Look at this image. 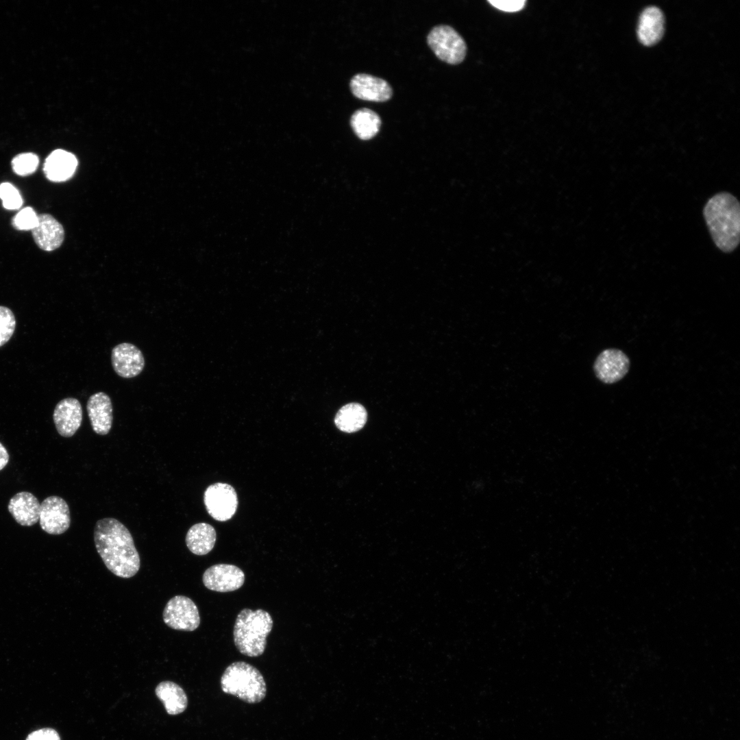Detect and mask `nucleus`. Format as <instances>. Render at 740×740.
Returning a JSON list of instances; mask_svg holds the SVG:
<instances>
[{
  "label": "nucleus",
  "instance_id": "f257e3e1",
  "mask_svg": "<svg viewBox=\"0 0 740 740\" xmlns=\"http://www.w3.org/2000/svg\"><path fill=\"white\" fill-rule=\"evenodd\" d=\"M94 541L104 565L113 574L130 578L137 574L140 556L130 532L121 521L111 517L98 520Z\"/></svg>",
  "mask_w": 740,
  "mask_h": 740
},
{
  "label": "nucleus",
  "instance_id": "f03ea898",
  "mask_svg": "<svg viewBox=\"0 0 740 740\" xmlns=\"http://www.w3.org/2000/svg\"><path fill=\"white\" fill-rule=\"evenodd\" d=\"M703 215L715 245L721 251L730 253L740 240V206L738 199L728 192L711 197L703 209Z\"/></svg>",
  "mask_w": 740,
  "mask_h": 740
},
{
  "label": "nucleus",
  "instance_id": "7ed1b4c3",
  "mask_svg": "<svg viewBox=\"0 0 740 740\" xmlns=\"http://www.w3.org/2000/svg\"><path fill=\"white\" fill-rule=\"evenodd\" d=\"M270 614L262 610L244 608L238 614L234 626V641L238 651L247 656L256 657L263 654L267 637L273 628Z\"/></svg>",
  "mask_w": 740,
  "mask_h": 740
},
{
  "label": "nucleus",
  "instance_id": "20e7f679",
  "mask_svg": "<svg viewBox=\"0 0 740 740\" xmlns=\"http://www.w3.org/2000/svg\"><path fill=\"white\" fill-rule=\"evenodd\" d=\"M221 688L248 704H256L266 696L267 685L260 671L253 665L238 661L230 664L223 673Z\"/></svg>",
  "mask_w": 740,
  "mask_h": 740
},
{
  "label": "nucleus",
  "instance_id": "39448f33",
  "mask_svg": "<svg viewBox=\"0 0 740 740\" xmlns=\"http://www.w3.org/2000/svg\"><path fill=\"white\" fill-rule=\"evenodd\" d=\"M427 42L435 55L448 64H460L465 58L466 43L451 26L439 25L434 27L427 36Z\"/></svg>",
  "mask_w": 740,
  "mask_h": 740
},
{
  "label": "nucleus",
  "instance_id": "423d86ee",
  "mask_svg": "<svg viewBox=\"0 0 740 740\" xmlns=\"http://www.w3.org/2000/svg\"><path fill=\"white\" fill-rule=\"evenodd\" d=\"M162 617L167 626L177 630L194 631L200 624L197 606L184 595L174 596L168 601Z\"/></svg>",
  "mask_w": 740,
  "mask_h": 740
},
{
  "label": "nucleus",
  "instance_id": "0eeeda50",
  "mask_svg": "<svg viewBox=\"0 0 740 740\" xmlns=\"http://www.w3.org/2000/svg\"><path fill=\"white\" fill-rule=\"evenodd\" d=\"M204 502L207 512L215 520L225 521L235 514L238 497L231 485L217 482L210 485L205 491Z\"/></svg>",
  "mask_w": 740,
  "mask_h": 740
},
{
  "label": "nucleus",
  "instance_id": "6e6552de",
  "mask_svg": "<svg viewBox=\"0 0 740 740\" xmlns=\"http://www.w3.org/2000/svg\"><path fill=\"white\" fill-rule=\"evenodd\" d=\"M39 522L41 528L50 534H61L71 524L69 507L66 501L56 495L45 498L40 504Z\"/></svg>",
  "mask_w": 740,
  "mask_h": 740
},
{
  "label": "nucleus",
  "instance_id": "1a4fd4ad",
  "mask_svg": "<svg viewBox=\"0 0 740 740\" xmlns=\"http://www.w3.org/2000/svg\"><path fill=\"white\" fill-rule=\"evenodd\" d=\"M202 580L204 586L210 590L221 593L230 592L243 586L245 574L236 565L216 564L204 571Z\"/></svg>",
  "mask_w": 740,
  "mask_h": 740
},
{
  "label": "nucleus",
  "instance_id": "9d476101",
  "mask_svg": "<svg viewBox=\"0 0 740 740\" xmlns=\"http://www.w3.org/2000/svg\"><path fill=\"white\" fill-rule=\"evenodd\" d=\"M630 360L618 349H606L597 357L593 368L597 378L605 384L621 380L628 373Z\"/></svg>",
  "mask_w": 740,
  "mask_h": 740
},
{
  "label": "nucleus",
  "instance_id": "9b49d317",
  "mask_svg": "<svg viewBox=\"0 0 740 740\" xmlns=\"http://www.w3.org/2000/svg\"><path fill=\"white\" fill-rule=\"evenodd\" d=\"M111 362L115 373L123 378H132L138 375L145 364L140 349L130 343H122L113 347Z\"/></svg>",
  "mask_w": 740,
  "mask_h": 740
},
{
  "label": "nucleus",
  "instance_id": "f8f14e48",
  "mask_svg": "<svg viewBox=\"0 0 740 740\" xmlns=\"http://www.w3.org/2000/svg\"><path fill=\"white\" fill-rule=\"evenodd\" d=\"M353 95L362 100L383 102L391 99L393 90L384 79L366 73H358L350 81Z\"/></svg>",
  "mask_w": 740,
  "mask_h": 740
},
{
  "label": "nucleus",
  "instance_id": "ddd939ff",
  "mask_svg": "<svg viewBox=\"0 0 740 740\" xmlns=\"http://www.w3.org/2000/svg\"><path fill=\"white\" fill-rule=\"evenodd\" d=\"M82 408L78 399L66 397L56 406L53 419L60 435L71 437L75 434L82 422Z\"/></svg>",
  "mask_w": 740,
  "mask_h": 740
},
{
  "label": "nucleus",
  "instance_id": "4468645a",
  "mask_svg": "<svg viewBox=\"0 0 740 740\" xmlns=\"http://www.w3.org/2000/svg\"><path fill=\"white\" fill-rule=\"evenodd\" d=\"M86 409L93 431L106 435L111 430L113 408L110 397L103 392H97L88 399Z\"/></svg>",
  "mask_w": 740,
  "mask_h": 740
},
{
  "label": "nucleus",
  "instance_id": "2eb2a0df",
  "mask_svg": "<svg viewBox=\"0 0 740 740\" xmlns=\"http://www.w3.org/2000/svg\"><path fill=\"white\" fill-rule=\"evenodd\" d=\"M38 219L37 225L31 230L36 245L47 251L60 247L64 239L62 224L49 214H40Z\"/></svg>",
  "mask_w": 740,
  "mask_h": 740
},
{
  "label": "nucleus",
  "instance_id": "dca6fc26",
  "mask_svg": "<svg viewBox=\"0 0 740 740\" xmlns=\"http://www.w3.org/2000/svg\"><path fill=\"white\" fill-rule=\"evenodd\" d=\"M8 509L15 521L23 526L36 524L40 518V504L31 493L22 491L9 501Z\"/></svg>",
  "mask_w": 740,
  "mask_h": 740
},
{
  "label": "nucleus",
  "instance_id": "f3484780",
  "mask_svg": "<svg viewBox=\"0 0 740 740\" xmlns=\"http://www.w3.org/2000/svg\"><path fill=\"white\" fill-rule=\"evenodd\" d=\"M77 166V160L71 153L62 149L52 151L46 158L43 171L52 182H63L71 178Z\"/></svg>",
  "mask_w": 740,
  "mask_h": 740
},
{
  "label": "nucleus",
  "instance_id": "a211bd4d",
  "mask_svg": "<svg viewBox=\"0 0 740 740\" xmlns=\"http://www.w3.org/2000/svg\"><path fill=\"white\" fill-rule=\"evenodd\" d=\"M664 32V16L656 6H649L641 13L638 25L637 35L644 45H654L661 38Z\"/></svg>",
  "mask_w": 740,
  "mask_h": 740
},
{
  "label": "nucleus",
  "instance_id": "6ab92c4d",
  "mask_svg": "<svg viewBox=\"0 0 740 740\" xmlns=\"http://www.w3.org/2000/svg\"><path fill=\"white\" fill-rule=\"evenodd\" d=\"M216 538L215 530L211 525L198 523L188 530L186 544L193 554L198 556L206 555L213 549Z\"/></svg>",
  "mask_w": 740,
  "mask_h": 740
},
{
  "label": "nucleus",
  "instance_id": "aec40b11",
  "mask_svg": "<svg viewBox=\"0 0 740 740\" xmlns=\"http://www.w3.org/2000/svg\"><path fill=\"white\" fill-rule=\"evenodd\" d=\"M155 692L164 704L168 714L178 715L186 710L188 705L187 696L177 684L171 681L161 682L157 685Z\"/></svg>",
  "mask_w": 740,
  "mask_h": 740
},
{
  "label": "nucleus",
  "instance_id": "412c9836",
  "mask_svg": "<svg viewBox=\"0 0 740 740\" xmlns=\"http://www.w3.org/2000/svg\"><path fill=\"white\" fill-rule=\"evenodd\" d=\"M367 418V411L363 406L358 403H349L338 411L334 423L340 430L351 433L360 430L365 426Z\"/></svg>",
  "mask_w": 740,
  "mask_h": 740
},
{
  "label": "nucleus",
  "instance_id": "4be33fe9",
  "mask_svg": "<svg viewBox=\"0 0 740 740\" xmlns=\"http://www.w3.org/2000/svg\"><path fill=\"white\" fill-rule=\"evenodd\" d=\"M350 124L359 138L369 140L374 137L379 132L381 119L375 112L363 108L353 113L350 119Z\"/></svg>",
  "mask_w": 740,
  "mask_h": 740
},
{
  "label": "nucleus",
  "instance_id": "5701e85b",
  "mask_svg": "<svg viewBox=\"0 0 740 740\" xmlns=\"http://www.w3.org/2000/svg\"><path fill=\"white\" fill-rule=\"evenodd\" d=\"M38 158L33 153L16 155L12 160V167L15 173L25 176L33 173L38 165Z\"/></svg>",
  "mask_w": 740,
  "mask_h": 740
},
{
  "label": "nucleus",
  "instance_id": "b1692460",
  "mask_svg": "<svg viewBox=\"0 0 740 740\" xmlns=\"http://www.w3.org/2000/svg\"><path fill=\"white\" fill-rule=\"evenodd\" d=\"M15 328L16 319L12 311L8 307L0 306V347L10 340Z\"/></svg>",
  "mask_w": 740,
  "mask_h": 740
},
{
  "label": "nucleus",
  "instance_id": "393cba45",
  "mask_svg": "<svg viewBox=\"0 0 740 740\" xmlns=\"http://www.w3.org/2000/svg\"><path fill=\"white\" fill-rule=\"evenodd\" d=\"M0 198L3 207L8 210L18 209L23 204V199L18 190L9 182L0 184Z\"/></svg>",
  "mask_w": 740,
  "mask_h": 740
},
{
  "label": "nucleus",
  "instance_id": "a878e982",
  "mask_svg": "<svg viewBox=\"0 0 740 740\" xmlns=\"http://www.w3.org/2000/svg\"><path fill=\"white\" fill-rule=\"evenodd\" d=\"M38 214L31 207L20 210L12 219L13 227L18 230H32L38 223Z\"/></svg>",
  "mask_w": 740,
  "mask_h": 740
},
{
  "label": "nucleus",
  "instance_id": "bb28decb",
  "mask_svg": "<svg viewBox=\"0 0 740 740\" xmlns=\"http://www.w3.org/2000/svg\"><path fill=\"white\" fill-rule=\"evenodd\" d=\"M490 3L495 8L504 12H514L522 10L525 5V0H489Z\"/></svg>",
  "mask_w": 740,
  "mask_h": 740
},
{
  "label": "nucleus",
  "instance_id": "cd10ccee",
  "mask_svg": "<svg viewBox=\"0 0 740 740\" xmlns=\"http://www.w3.org/2000/svg\"><path fill=\"white\" fill-rule=\"evenodd\" d=\"M26 740H60V737L56 730L45 728L29 733Z\"/></svg>",
  "mask_w": 740,
  "mask_h": 740
},
{
  "label": "nucleus",
  "instance_id": "c85d7f7f",
  "mask_svg": "<svg viewBox=\"0 0 740 740\" xmlns=\"http://www.w3.org/2000/svg\"><path fill=\"white\" fill-rule=\"evenodd\" d=\"M9 461V454L6 448L0 442V471L2 470Z\"/></svg>",
  "mask_w": 740,
  "mask_h": 740
}]
</instances>
